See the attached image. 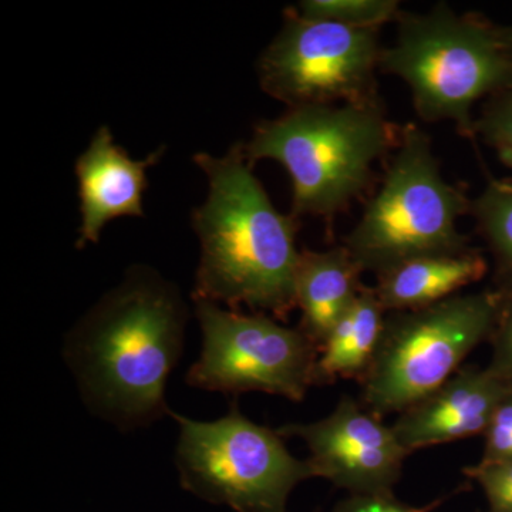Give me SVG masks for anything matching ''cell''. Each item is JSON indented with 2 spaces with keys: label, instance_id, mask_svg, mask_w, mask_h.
Listing matches in <instances>:
<instances>
[{
  "label": "cell",
  "instance_id": "8992f818",
  "mask_svg": "<svg viewBox=\"0 0 512 512\" xmlns=\"http://www.w3.org/2000/svg\"><path fill=\"white\" fill-rule=\"evenodd\" d=\"M500 306L501 292L493 286L387 313L375 356L359 379L360 403L382 419L426 399L490 340Z\"/></svg>",
  "mask_w": 512,
  "mask_h": 512
},
{
  "label": "cell",
  "instance_id": "30bf717a",
  "mask_svg": "<svg viewBox=\"0 0 512 512\" xmlns=\"http://www.w3.org/2000/svg\"><path fill=\"white\" fill-rule=\"evenodd\" d=\"M278 433L284 439H301L316 477L350 494L393 493L409 456L392 426L349 396L342 397L329 416L312 423L286 424Z\"/></svg>",
  "mask_w": 512,
  "mask_h": 512
},
{
  "label": "cell",
  "instance_id": "7a4b0ae2",
  "mask_svg": "<svg viewBox=\"0 0 512 512\" xmlns=\"http://www.w3.org/2000/svg\"><path fill=\"white\" fill-rule=\"evenodd\" d=\"M194 161L208 194L191 215L200 241L192 301L285 318L296 308L299 220L276 210L242 144L222 157L197 153Z\"/></svg>",
  "mask_w": 512,
  "mask_h": 512
},
{
  "label": "cell",
  "instance_id": "d6986e66",
  "mask_svg": "<svg viewBox=\"0 0 512 512\" xmlns=\"http://www.w3.org/2000/svg\"><path fill=\"white\" fill-rule=\"evenodd\" d=\"M464 474L480 485L487 512H512V460L464 468Z\"/></svg>",
  "mask_w": 512,
  "mask_h": 512
},
{
  "label": "cell",
  "instance_id": "603a6c76",
  "mask_svg": "<svg viewBox=\"0 0 512 512\" xmlns=\"http://www.w3.org/2000/svg\"><path fill=\"white\" fill-rule=\"evenodd\" d=\"M501 33H503L505 46H507L512 59V26H501Z\"/></svg>",
  "mask_w": 512,
  "mask_h": 512
},
{
  "label": "cell",
  "instance_id": "7402d4cb",
  "mask_svg": "<svg viewBox=\"0 0 512 512\" xmlns=\"http://www.w3.org/2000/svg\"><path fill=\"white\" fill-rule=\"evenodd\" d=\"M446 498H439L429 505L417 508L400 503L393 493L350 494L336 505L333 512H431L443 504Z\"/></svg>",
  "mask_w": 512,
  "mask_h": 512
},
{
  "label": "cell",
  "instance_id": "4fadbf2b",
  "mask_svg": "<svg viewBox=\"0 0 512 512\" xmlns=\"http://www.w3.org/2000/svg\"><path fill=\"white\" fill-rule=\"evenodd\" d=\"M362 274L343 245L328 251H301L295 276L296 308L302 313L298 328L319 350L362 291Z\"/></svg>",
  "mask_w": 512,
  "mask_h": 512
},
{
  "label": "cell",
  "instance_id": "9c48e42d",
  "mask_svg": "<svg viewBox=\"0 0 512 512\" xmlns=\"http://www.w3.org/2000/svg\"><path fill=\"white\" fill-rule=\"evenodd\" d=\"M379 30L352 29L286 10L284 25L259 56V84L288 109L380 99Z\"/></svg>",
  "mask_w": 512,
  "mask_h": 512
},
{
  "label": "cell",
  "instance_id": "44dd1931",
  "mask_svg": "<svg viewBox=\"0 0 512 512\" xmlns=\"http://www.w3.org/2000/svg\"><path fill=\"white\" fill-rule=\"evenodd\" d=\"M483 436L484 451L480 463L512 460V390L494 410Z\"/></svg>",
  "mask_w": 512,
  "mask_h": 512
},
{
  "label": "cell",
  "instance_id": "277c9868",
  "mask_svg": "<svg viewBox=\"0 0 512 512\" xmlns=\"http://www.w3.org/2000/svg\"><path fill=\"white\" fill-rule=\"evenodd\" d=\"M396 40L383 47L380 72L409 86L424 121H451L474 136V106L512 86V59L501 26L478 13L437 3L427 13L402 12Z\"/></svg>",
  "mask_w": 512,
  "mask_h": 512
},
{
  "label": "cell",
  "instance_id": "52a82bcc",
  "mask_svg": "<svg viewBox=\"0 0 512 512\" xmlns=\"http://www.w3.org/2000/svg\"><path fill=\"white\" fill-rule=\"evenodd\" d=\"M178 424L175 468L181 487L237 512H286L292 491L316 478L311 461L289 453L278 430L259 426L232 404L224 417L198 421L170 410Z\"/></svg>",
  "mask_w": 512,
  "mask_h": 512
},
{
  "label": "cell",
  "instance_id": "9a60e30c",
  "mask_svg": "<svg viewBox=\"0 0 512 512\" xmlns=\"http://www.w3.org/2000/svg\"><path fill=\"white\" fill-rule=\"evenodd\" d=\"M386 315L375 288L363 285L355 303L333 326L320 349L318 384L359 380L365 375L382 338Z\"/></svg>",
  "mask_w": 512,
  "mask_h": 512
},
{
  "label": "cell",
  "instance_id": "7c38bea8",
  "mask_svg": "<svg viewBox=\"0 0 512 512\" xmlns=\"http://www.w3.org/2000/svg\"><path fill=\"white\" fill-rule=\"evenodd\" d=\"M164 153L165 147H161L146 160H133L123 147L117 146L109 126L97 128L89 147L74 165L82 215L77 248L97 244L107 222L120 217H144L147 170Z\"/></svg>",
  "mask_w": 512,
  "mask_h": 512
},
{
  "label": "cell",
  "instance_id": "e0dca14e",
  "mask_svg": "<svg viewBox=\"0 0 512 512\" xmlns=\"http://www.w3.org/2000/svg\"><path fill=\"white\" fill-rule=\"evenodd\" d=\"M293 8L305 18L367 30L397 22L403 12L397 0H302Z\"/></svg>",
  "mask_w": 512,
  "mask_h": 512
},
{
  "label": "cell",
  "instance_id": "5bb4252c",
  "mask_svg": "<svg viewBox=\"0 0 512 512\" xmlns=\"http://www.w3.org/2000/svg\"><path fill=\"white\" fill-rule=\"evenodd\" d=\"M488 261L480 249L454 254L420 256L376 276L375 292L384 311L426 308L458 295L488 274Z\"/></svg>",
  "mask_w": 512,
  "mask_h": 512
},
{
  "label": "cell",
  "instance_id": "ac0fdd59",
  "mask_svg": "<svg viewBox=\"0 0 512 512\" xmlns=\"http://www.w3.org/2000/svg\"><path fill=\"white\" fill-rule=\"evenodd\" d=\"M474 136L483 138L501 163L512 168V86L484 101L474 123Z\"/></svg>",
  "mask_w": 512,
  "mask_h": 512
},
{
  "label": "cell",
  "instance_id": "3957f363",
  "mask_svg": "<svg viewBox=\"0 0 512 512\" xmlns=\"http://www.w3.org/2000/svg\"><path fill=\"white\" fill-rule=\"evenodd\" d=\"M400 133L382 99L306 106L261 121L244 150L252 165L272 160L285 168L296 220H330L367 190L375 165L393 154Z\"/></svg>",
  "mask_w": 512,
  "mask_h": 512
},
{
  "label": "cell",
  "instance_id": "6da1fadb",
  "mask_svg": "<svg viewBox=\"0 0 512 512\" xmlns=\"http://www.w3.org/2000/svg\"><path fill=\"white\" fill-rule=\"evenodd\" d=\"M190 315L177 284L153 266H130L63 339V362L84 407L124 433L168 416L167 383Z\"/></svg>",
  "mask_w": 512,
  "mask_h": 512
},
{
  "label": "cell",
  "instance_id": "8fae6325",
  "mask_svg": "<svg viewBox=\"0 0 512 512\" xmlns=\"http://www.w3.org/2000/svg\"><path fill=\"white\" fill-rule=\"evenodd\" d=\"M512 390L488 367L468 365L436 392L399 414L392 429L407 451L483 436L494 410Z\"/></svg>",
  "mask_w": 512,
  "mask_h": 512
},
{
  "label": "cell",
  "instance_id": "5b68a950",
  "mask_svg": "<svg viewBox=\"0 0 512 512\" xmlns=\"http://www.w3.org/2000/svg\"><path fill=\"white\" fill-rule=\"evenodd\" d=\"M470 208L464 191L441 173L429 134L409 124L343 247L376 276L420 256L466 251L468 238L457 224Z\"/></svg>",
  "mask_w": 512,
  "mask_h": 512
},
{
  "label": "cell",
  "instance_id": "ffe728a7",
  "mask_svg": "<svg viewBox=\"0 0 512 512\" xmlns=\"http://www.w3.org/2000/svg\"><path fill=\"white\" fill-rule=\"evenodd\" d=\"M497 289L501 292V306L493 335L488 340L493 355L487 367L501 379L512 383V286Z\"/></svg>",
  "mask_w": 512,
  "mask_h": 512
},
{
  "label": "cell",
  "instance_id": "ba28073f",
  "mask_svg": "<svg viewBox=\"0 0 512 512\" xmlns=\"http://www.w3.org/2000/svg\"><path fill=\"white\" fill-rule=\"evenodd\" d=\"M202 345L185 382L224 394L262 392L302 402L318 384L320 350L302 329L266 313L244 315L217 303L194 301Z\"/></svg>",
  "mask_w": 512,
  "mask_h": 512
},
{
  "label": "cell",
  "instance_id": "2e32d148",
  "mask_svg": "<svg viewBox=\"0 0 512 512\" xmlns=\"http://www.w3.org/2000/svg\"><path fill=\"white\" fill-rule=\"evenodd\" d=\"M470 214L494 261V286H512V178H491Z\"/></svg>",
  "mask_w": 512,
  "mask_h": 512
}]
</instances>
